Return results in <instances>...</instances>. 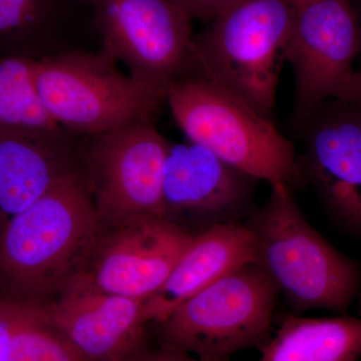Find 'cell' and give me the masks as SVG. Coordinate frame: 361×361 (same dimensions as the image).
<instances>
[{
    "instance_id": "obj_5",
    "label": "cell",
    "mask_w": 361,
    "mask_h": 361,
    "mask_svg": "<svg viewBox=\"0 0 361 361\" xmlns=\"http://www.w3.org/2000/svg\"><path fill=\"white\" fill-rule=\"evenodd\" d=\"M278 287L255 263L231 271L155 323L159 345L203 361H230L269 341Z\"/></svg>"
},
{
    "instance_id": "obj_11",
    "label": "cell",
    "mask_w": 361,
    "mask_h": 361,
    "mask_svg": "<svg viewBox=\"0 0 361 361\" xmlns=\"http://www.w3.org/2000/svg\"><path fill=\"white\" fill-rule=\"evenodd\" d=\"M258 180L200 145L170 142L164 218L194 235L215 225L244 223L255 210Z\"/></svg>"
},
{
    "instance_id": "obj_21",
    "label": "cell",
    "mask_w": 361,
    "mask_h": 361,
    "mask_svg": "<svg viewBox=\"0 0 361 361\" xmlns=\"http://www.w3.org/2000/svg\"><path fill=\"white\" fill-rule=\"evenodd\" d=\"M192 18L211 23L234 0H171Z\"/></svg>"
},
{
    "instance_id": "obj_9",
    "label": "cell",
    "mask_w": 361,
    "mask_h": 361,
    "mask_svg": "<svg viewBox=\"0 0 361 361\" xmlns=\"http://www.w3.org/2000/svg\"><path fill=\"white\" fill-rule=\"evenodd\" d=\"M295 78L291 122L296 130L327 99L348 101L360 54V35L349 0H314L295 9L286 47Z\"/></svg>"
},
{
    "instance_id": "obj_2",
    "label": "cell",
    "mask_w": 361,
    "mask_h": 361,
    "mask_svg": "<svg viewBox=\"0 0 361 361\" xmlns=\"http://www.w3.org/2000/svg\"><path fill=\"white\" fill-rule=\"evenodd\" d=\"M253 263L276 284L293 313L344 314L361 290V264L331 245L306 219L284 185L247 218Z\"/></svg>"
},
{
    "instance_id": "obj_12",
    "label": "cell",
    "mask_w": 361,
    "mask_h": 361,
    "mask_svg": "<svg viewBox=\"0 0 361 361\" xmlns=\"http://www.w3.org/2000/svg\"><path fill=\"white\" fill-rule=\"evenodd\" d=\"M195 235L159 216L103 229L80 274L108 293L147 298L163 286Z\"/></svg>"
},
{
    "instance_id": "obj_19",
    "label": "cell",
    "mask_w": 361,
    "mask_h": 361,
    "mask_svg": "<svg viewBox=\"0 0 361 361\" xmlns=\"http://www.w3.org/2000/svg\"><path fill=\"white\" fill-rule=\"evenodd\" d=\"M45 0H0V44H18L39 27Z\"/></svg>"
},
{
    "instance_id": "obj_13",
    "label": "cell",
    "mask_w": 361,
    "mask_h": 361,
    "mask_svg": "<svg viewBox=\"0 0 361 361\" xmlns=\"http://www.w3.org/2000/svg\"><path fill=\"white\" fill-rule=\"evenodd\" d=\"M47 303L59 329L89 361H125L149 348L142 299L108 293L78 274Z\"/></svg>"
},
{
    "instance_id": "obj_27",
    "label": "cell",
    "mask_w": 361,
    "mask_h": 361,
    "mask_svg": "<svg viewBox=\"0 0 361 361\" xmlns=\"http://www.w3.org/2000/svg\"><path fill=\"white\" fill-rule=\"evenodd\" d=\"M358 361H361V360H358Z\"/></svg>"
},
{
    "instance_id": "obj_7",
    "label": "cell",
    "mask_w": 361,
    "mask_h": 361,
    "mask_svg": "<svg viewBox=\"0 0 361 361\" xmlns=\"http://www.w3.org/2000/svg\"><path fill=\"white\" fill-rule=\"evenodd\" d=\"M169 144L153 122H139L80 145V172L103 229L139 216L164 217Z\"/></svg>"
},
{
    "instance_id": "obj_18",
    "label": "cell",
    "mask_w": 361,
    "mask_h": 361,
    "mask_svg": "<svg viewBox=\"0 0 361 361\" xmlns=\"http://www.w3.org/2000/svg\"><path fill=\"white\" fill-rule=\"evenodd\" d=\"M33 61L0 58V126L59 130L45 113L33 82Z\"/></svg>"
},
{
    "instance_id": "obj_3",
    "label": "cell",
    "mask_w": 361,
    "mask_h": 361,
    "mask_svg": "<svg viewBox=\"0 0 361 361\" xmlns=\"http://www.w3.org/2000/svg\"><path fill=\"white\" fill-rule=\"evenodd\" d=\"M294 18L288 0H234L194 35L184 73L205 78L272 118Z\"/></svg>"
},
{
    "instance_id": "obj_25",
    "label": "cell",
    "mask_w": 361,
    "mask_h": 361,
    "mask_svg": "<svg viewBox=\"0 0 361 361\" xmlns=\"http://www.w3.org/2000/svg\"><path fill=\"white\" fill-rule=\"evenodd\" d=\"M288 1L294 9H298L306 6V4H310V2L314 1V0H288Z\"/></svg>"
},
{
    "instance_id": "obj_16",
    "label": "cell",
    "mask_w": 361,
    "mask_h": 361,
    "mask_svg": "<svg viewBox=\"0 0 361 361\" xmlns=\"http://www.w3.org/2000/svg\"><path fill=\"white\" fill-rule=\"evenodd\" d=\"M256 361H358L361 315L313 318L287 313Z\"/></svg>"
},
{
    "instance_id": "obj_22",
    "label": "cell",
    "mask_w": 361,
    "mask_h": 361,
    "mask_svg": "<svg viewBox=\"0 0 361 361\" xmlns=\"http://www.w3.org/2000/svg\"><path fill=\"white\" fill-rule=\"evenodd\" d=\"M125 361H203L194 356L175 350V349L164 348L159 345L158 348H151L145 349L142 353H137L129 360Z\"/></svg>"
},
{
    "instance_id": "obj_24",
    "label": "cell",
    "mask_w": 361,
    "mask_h": 361,
    "mask_svg": "<svg viewBox=\"0 0 361 361\" xmlns=\"http://www.w3.org/2000/svg\"><path fill=\"white\" fill-rule=\"evenodd\" d=\"M351 8L355 13L356 25H357L358 35H360V54L361 56V0H349Z\"/></svg>"
},
{
    "instance_id": "obj_26",
    "label": "cell",
    "mask_w": 361,
    "mask_h": 361,
    "mask_svg": "<svg viewBox=\"0 0 361 361\" xmlns=\"http://www.w3.org/2000/svg\"><path fill=\"white\" fill-rule=\"evenodd\" d=\"M358 311H360V315H361V290L358 294Z\"/></svg>"
},
{
    "instance_id": "obj_14",
    "label": "cell",
    "mask_w": 361,
    "mask_h": 361,
    "mask_svg": "<svg viewBox=\"0 0 361 361\" xmlns=\"http://www.w3.org/2000/svg\"><path fill=\"white\" fill-rule=\"evenodd\" d=\"M68 133L0 126V229L80 170V145Z\"/></svg>"
},
{
    "instance_id": "obj_15",
    "label": "cell",
    "mask_w": 361,
    "mask_h": 361,
    "mask_svg": "<svg viewBox=\"0 0 361 361\" xmlns=\"http://www.w3.org/2000/svg\"><path fill=\"white\" fill-rule=\"evenodd\" d=\"M253 240L244 223L209 228L195 235L163 286L144 300L149 324L165 319L190 298L231 271L253 262Z\"/></svg>"
},
{
    "instance_id": "obj_8",
    "label": "cell",
    "mask_w": 361,
    "mask_h": 361,
    "mask_svg": "<svg viewBox=\"0 0 361 361\" xmlns=\"http://www.w3.org/2000/svg\"><path fill=\"white\" fill-rule=\"evenodd\" d=\"M99 20L103 51L165 103L169 87L186 70L193 20L171 0H101Z\"/></svg>"
},
{
    "instance_id": "obj_10",
    "label": "cell",
    "mask_w": 361,
    "mask_h": 361,
    "mask_svg": "<svg viewBox=\"0 0 361 361\" xmlns=\"http://www.w3.org/2000/svg\"><path fill=\"white\" fill-rule=\"evenodd\" d=\"M297 132L304 183L330 217L361 242V111L351 102L327 99Z\"/></svg>"
},
{
    "instance_id": "obj_1",
    "label": "cell",
    "mask_w": 361,
    "mask_h": 361,
    "mask_svg": "<svg viewBox=\"0 0 361 361\" xmlns=\"http://www.w3.org/2000/svg\"><path fill=\"white\" fill-rule=\"evenodd\" d=\"M102 231L82 172L73 173L0 229V293L49 302L82 272Z\"/></svg>"
},
{
    "instance_id": "obj_20",
    "label": "cell",
    "mask_w": 361,
    "mask_h": 361,
    "mask_svg": "<svg viewBox=\"0 0 361 361\" xmlns=\"http://www.w3.org/2000/svg\"><path fill=\"white\" fill-rule=\"evenodd\" d=\"M21 301L0 293V361H11V341Z\"/></svg>"
},
{
    "instance_id": "obj_4",
    "label": "cell",
    "mask_w": 361,
    "mask_h": 361,
    "mask_svg": "<svg viewBox=\"0 0 361 361\" xmlns=\"http://www.w3.org/2000/svg\"><path fill=\"white\" fill-rule=\"evenodd\" d=\"M166 102L188 140L271 186H305L293 144L272 118L193 73H183Z\"/></svg>"
},
{
    "instance_id": "obj_6",
    "label": "cell",
    "mask_w": 361,
    "mask_h": 361,
    "mask_svg": "<svg viewBox=\"0 0 361 361\" xmlns=\"http://www.w3.org/2000/svg\"><path fill=\"white\" fill-rule=\"evenodd\" d=\"M33 82L49 118L68 133L92 135L153 122L163 104L116 68L106 51H71L33 61Z\"/></svg>"
},
{
    "instance_id": "obj_17",
    "label": "cell",
    "mask_w": 361,
    "mask_h": 361,
    "mask_svg": "<svg viewBox=\"0 0 361 361\" xmlns=\"http://www.w3.org/2000/svg\"><path fill=\"white\" fill-rule=\"evenodd\" d=\"M11 361H89L59 329L47 303L23 302Z\"/></svg>"
},
{
    "instance_id": "obj_23",
    "label": "cell",
    "mask_w": 361,
    "mask_h": 361,
    "mask_svg": "<svg viewBox=\"0 0 361 361\" xmlns=\"http://www.w3.org/2000/svg\"><path fill=\"white\" fill-rule=\"evenodd\" d=\"M348 102H351L361 111V71H355Z\"/></svg>"
}]
</instances>
